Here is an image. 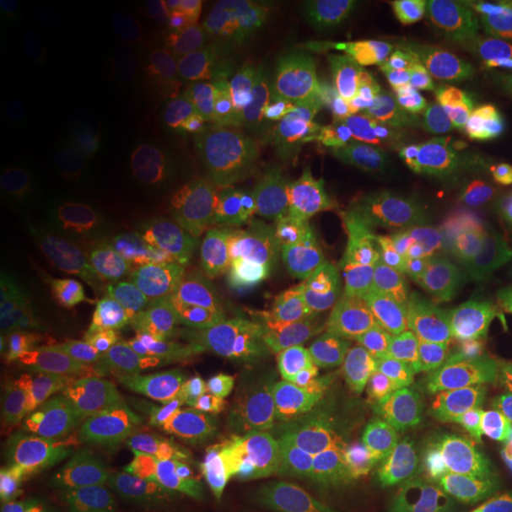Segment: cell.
<instances>
[{"label":"cell","mask_w":512,"mask_h":512,"mask_svg":"<svg viewBox=\"0 0 512 512\" xmlns=\"http://www.w3.org/2000/svg\"><path fill=\"white\" fill-rule=\"evenodd\" d=\"M389 289L429 374H463L511 346L512 283L475 256L412 255L389 270Z\"/></svg>","instance_id":"1"},{"label":"cell","mask_w":512,"mask_h":512,"mask_svg":"<svg viewBox=\"0 0 512 512\" xmlns=\"http://www.w3.org/2000/svg\"><path fill=\"white\" fill-rule=\"evenodd\" d=\"M435 382L408 357L372 366L349 384L340 401V425L368 461L397 476L427 450Z\"/></svg>","instance_id":"2"},{"label":"cell","mask_w":512,"mask_h":512,"mask_svg":"<svg viewBox=\"0 0 512 512\" xmlns=\"http://www.w3.org/2000/svg\"><path fill=\"white\" fill-rule=\"evenodd\" d=\"M467 93L446 82L423 86L357 118V145L365 164L458 162L473 145Z\"/></svg>","instance_id":"3"},{"label":"cell","mask_w":512,"mask_h":512,"mask_svg":"<svg viewBox=\"0 0 512 512\" xmlns=\"http://www.w3.org/2000/svg\"><path fill=\"white\" fill-rule=\"evenodd\" d=\"M289 156L300 181L319 200L357 194L365 160L355 118L330 95H311L289 116Z\"/></svg>","instance_id":"4"},{"label":"cell","mask_w":512,"mask_h":512,"mask_svg":"<svg viewBox=\"0 0 512 512\" xmlns=\"http://www.w3.org/2000/svg\"><path fill=\"white\" fill-rule=\"evenodd\" d=\"M260 336L275 363L306 374L329 372L349 346L342 313L325 296L298 285L270 294L260 311Z\"/></svg>","instance_id":"5"},{"label":"cell","mask_w":512,"mask_h":512,"mask_svg":"<svg viewBox=\"0 0 512 512\" xmlns=\"http://www.w3.org/2000/svg\"><path fill=\"white\" fill-rule=\"evenodd\" d=\"M294 486L342 512H385L397 480L355 448L327 435L294 440L275 463Z\"/></svg>","instance_id":"6"},{"label":"cell","mask_w":512,"mask_h":512,"mask_svg":"<svg viewBox=\"0 0 512 512\" xmlns=\"http://www.w3.org/2000/svg\"><path fill=\"white\" fill-rule=\"evenodd\" d=\"M512 425L507 385L452 374L435 384L427 450L480 452L497 444Z\"/></svg>","instance_id":"7"},{"label":"cell","mask_w":512,"mask_h":512,"mask_svg":"<svg viewBox=\"0 0 512 512\" xmlns=\"http://www.w3.org/2000/svg\"><path fill=\"white\" fill-rule=\"evenodd\" d=\"M107 435L122 458L156 473H177L202 458V427L164 404L131 403L107 421Z\"/></svg>","instance_id":"8"},{"label":"cell","mask_w":512,"mask_h":512,"mask_svg":"<svg viewBox=\"0 0 512 512\" xmlns=\"http://www.w3.org/2000/svg\"><path fill=\"white\" fill-rule=\"evenodd\" d=\"M406 55L423 73L467 92L473 52L469 35V0H442L429 8L406 46Z\"/></svg>","instance_id":"9"},{"label":"cell","mask_w":512,"mask_h":512,"mask_svg":"<svg viewBox=\"0 0 512 512\" xmlns=\"http://www.w3.org/2000/svg\"><path fill=\"white\" fill-rule=\"evenodd\" d=\"M2 384L23 404L54 406L69 389V359L63 348L44 334L10 338L0 355Z\"/></svg>","instance_id":"10"},{"label":"cell","mask_w":512,"mask_h":512,"mask_svg":"<svg viewBox=\"0 0 512 512\" xmlns=\"http://www.w3.org/2000/svg\"><path fill=\"white\" fill-rule=\"evenodd\" d=\"M416 71L406 52L397 48H387L355 63L340 61L330 73V97L342 103L357 120L370 110L380 109L414 92Z\"/></svg>","instance_id":"11"},{"label":"cell","mask_w":512,"mask_h":512,"mask_svg":"<svg viewBox=\"0 0 512 512\" xmlns=\"http://www.w3.org/2000/svg\"><path fill=\"white\" fill-rule=\"evenodd\" d=\"M512 164V133L490 128L473 141L459 160V177L475 234V256L482 224L503 202Z\"/></svg>","instance_id":"12"},{"label":"cell","mask_w":512,"mask_h":512,"mask_svg":"<svg viewBox=\"0 0 512 512\" xmlns=\"http://www.w3.org/2000/svg\"><path fill=\"white\" fill-rule=\"evenodd\" d=\"M423 165L431 177L425 245L437 253L475 256V234L463 196L459 162L439 160Z\"/></svg>","instance_id":"13"},{"label":"cell","mask_w":512,"mask_h":512,"mask_svg":"<svg viewBox=\"0 0 512 512\" xmlns=\"http://www.w3.org/2000/svg\"><path fill=\"white\" fill-rule=\"evenodd\" d=\"M220 488L243 512H342L329 501L302 492L275 463L234 469Z\"/></svg>","instance_id":"14"},{"label":"cell","mask_w":512,"mask_h":512,"mask_svg":"<svg viewBox=\"0 0 512 512\" xmlns=\"http://www.w3.org/2000/svg\"><path fill=\"white\" fill-rule=\"evenodd\" d=\"M429 169L423 164L384 165L366 184L370 192L412 245L427 239L429 222Z\"/></svg>","instance_id":"15"},{"label":"cell","mask_w":512,"mask_h":512,"mask_svg":"<svg viewBox=\"0 0 512 512\" xmlns=\"http://www.w3.org/2000/svg\"><path fill=\"white\" fill-rule=\"evenodd\" d=\"M173 315L145 283H133L114 298L110 325L128 353L152 361L162 353Z\"/></svg>","instance_id":"16"},{"label":"cell","mask_w":512,"mask_h":512,"mask_svg":"<svg viewBox=\"0 0 512 512\" xmlns=\"http://www.w3.org/2000/svg\"><path fill=\"white\" fill-rule=\"evenodd\" d=\"M473 69L469 90L480 92L512 65V2L469 0Z\"/></svg>","instance_id":"17"},{"label":"cell","mask_w":512,"mask_h":512,"mask_svg":"<svg viewBox=\"0 0 512 512\" xmlns=\"http://www.w3.org/2000/svg\"><path fill=\"white\" fill-rule=\"evenodd\" d=\"M74 486L92 512H175L145 484L86 461H67Z\"/></svg>","instance_id":"18"},{"label":"cell","mask_w":512,"mask_h":512,"mask_svg":"<svg viewBox=\"0 0 512 512\" xmlns=\"http://www.w3.org/2000/svg\"><path fill=\"white\" fill-rule=\"evenodd\" d=\"M222 55L232 73L256 88L281 82L287 59L274 38L245 23H232L220 37Z\"/></svg>","instance_id":"19"},{"label":"cell","mask_w":512,"mask_h":512,"mask_svg":"<svg viewBox=\"0 0 512 512\" xmlns=\"http://www.w3.org/2000/svg\"><path fill=\"white\" fill-rule=\"evenodd\" d=\"M393 226L384 205L361 190L334 205L327 222V241L336 255L361 262L366 247Z\"/></svg>","instance_id":"20"},{"label":"cell","mask_w":512,"mask_h":512,"mask_svg":"<svg viewBox=\"0 0 512 512\" xmlns=\"http://www.w3.org/2000/svg\"><path fill=\"white\" fill-rule=\"evenodd\" d=\"M459 511L512 512V439L494 458L465 459L458 484Z\"/></svg>","instance_id":"21"},{"label":"cell","mask_w":512,"mask_h":512,"mask_svg":"<svg viewBox=\"0 0 512 512\" xmlns=\"http://www.w3.org/2000/svg\"><path fill=\"white\" fill-rule=\"evenodd\" d=\"M465 458L425 456L414 461L404 482L401 512H461L458 484Z\"/></svg>","instance_id":"22"},{"label":"cell","mask_w":512,"mask_h":512,"mask_svg":"<svg viewBox=\"0 0 512 512\" xmlns=\"http://www.w3.org/2000/svg\"><path fill=\"white\" fill-rule=\"evenodd\" d=\"M44 76L46 92L55 112L80 128L88 126L95 112V103L73 67L61 59H54L46 67Z\"/></svg>","instance_id":"23"},{"label":"cell","mask_w":512,"mask_h":512,"mask_svg":"<svg viewBox=\"0 0 512 512\" xmlns=\"http://www.w3.org/2000/svg\"><path fill=\"white\" fill-rule=\"evenodd\" d=\"M8 230L25 249L46 245L54 234L52 207L37 196L19 198L8 209Z\"/></svg>","instance_id":"24"},{"label":"cell","mask_w":512,"mask_h":512,"mask_svg":"<svg viewBox=\"0 0 512 512\" xmlns=\"http://www.w3.org/2000/svg\"><path fill=\"white\" fill-rule=\"evenodd\" d=\"M476 255L492 256L494 260L512 266V164L503 202L480 228Z\"/></svg>","instance_id":"25"},{"label":"cell","mask_w":512,"mask_h":512,"mask_svg":"<svg viewBox=\"0 0 512 512\" xmlns=\"http://www.w3.org/2000/svg\"><path fill=\"white\" fill-rule=\"evenodd\" d=\"M294 27L298 35L311 44L325 48L336 46L338 25L330 14V4L325 0H300L293 6Z\"/></svg>","instance_id":"26"},{"label":"cell","mask_w":512,"mask_h":512,"mask_svg":"<svg viewBox=\"0 0 512 512\" xmlns=\"http://www.w3.org/2000/svg\"><path fill=\"white\" fill-rule=\"evenodd\" d=\"M404 6L401 0H363L359 23H363L384 48H395V40L403 27Z\"/></svg>","instance_id":"27"},{"label":"cell","mask_w":512,"mask_h":512,"mask_svg":"<svg viewBox=\"0 0 512 512\" xmlns=\"http://www.w3.org/2000/svg\"><path fill=\"white\" fill-rule=\"evenodd\" d=\"M410 245L412 241L406 238L399 228L393 226L366 247L361 262L395 270L410 260Z\"/></svg>","instance_id":"28"},{"label":"cell","mask_w":512,"mask_h":512,"mask_svg":"<svg viewBox=\"0 0 512 512\" xmlns=\"http://www.w3.org/2000/svg\"><path fill=\"white\" fill-rule=\"evenodd\" d=\"M334 48H336V54L342 63L363 61L382 50H387L363 23H353V25L340 29Z\"/></svg>","instance_id":"29"},{"label":"cell","mask_w":512,"mask_h":512,"mask_svg":"<svg viewBox=\"0 0 512 512\" xmlns=\"http://www.w3.org/2000/svg\"><path fill=\"white\" fill-rule=\"evenodd\" d=\"M175 512H243L220 486H196L181 495Z\"/></svg>","instance_id":"30"},{"label":"cell","mask_w":512,"mask_h":512,"mask_svg":"<svg viewBox=\"0 0 512 512\" xmlns=\"http://www.w3.org/2000/svg\"><path fill=\"white\" fill-rule=\"evenodd\" d=\"M37 14V2H31V0H2L0 2L2 21L19 38H29L33 27H35Z\"/></svg>","instance_id":"31"},{"label":"cell","mask_w":512,"mask_h":512,"mask_svg":"<svg viewBox=\"0 0 512 512\" xmlns=\"http://www.w3.org/2000/svg\"><path fill=\"white\" fill-rule=\"evenodd\" d=\"M330 14L338 29H344L353 23H359L363 0H330Z\"/></svg>","instance_id":"32"},{"label":"cell","mask_w":512,"mask_h":512,"mask_svg":"<svg viewBox=\"0 0 512 512\" xmlns=\"http://www.w3.org/2000/svg\"><path fill=\"white\" fill-rule=\"evenodd\" d=\"M505 385H507V391H509V397H511V404H512V372L511 376H509V380L505 382Z\"/></svg>","instance_id":"33"}]
</instances>
